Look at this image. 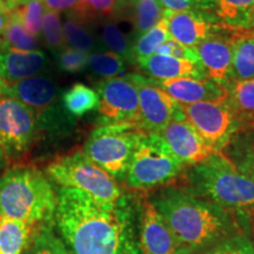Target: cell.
Segmentation results:
<instances>
[{
  "label": "cell",
  "mask_w": 254,
  "mask_h": 254,
  "mask_svg": "<svg viewBox=\"0 0 254 254\" xmlns=\"http://www.w3.org/2000/svg\"><path fill=\"white\" fill-rule=\"evenodd\" d=\"M157 53L174 57V58H178V59L187 60V62L200 64L198 55H196L194 47H189L184 45V44L172 39V38L159 47Z\"/></svg>",
  "instance_id": "f35d334b"
},
{
  "label": "cell",
  "mask_w": 254,
  "mask_h": 254,
  "mask_svg": "<svg viewBox=\"0 0 254 254\" xmlns=\"http://www.w3.org/2000/svg\"><path fill=\"white\" fill-rule=\"evenodd\" d=\"M150 202L163 215L180 244L195 253L220 240L243 236L244 224L250 222L183 187L161 189L151 195Z\"/></svg>",
  "instance_id": "7a4b0ae2"
},
{
  "label": "cell",
  "mask_w": 254,
  "mask_h": 254,
  "mask_svg": "<svg viewBox=\"0 0 254 254\" xmlns=\"http://www.w3.org/2000/svg\"><path fill=\"white\" fill-rule=\"evenodd\" d=\"M183 189L251 224L254 221V180L222 152H214L201 163L189 166Z\"/></svg>",
  "instance_id": "3957f363"
},
{
  "label": "cell",
  "mask_w": 254,
  "mask_h": 254,
  "mask_svg": "<svg viewBox=\"0 0 254 254\" xmlns=\"http://www.w3.org/2000/svg\"><path fill=\"white\" fill-rule=\"evenodd\" d=\"M38 132L39 125L33 110L13 98H0V150L6 159L30 150Z\"/></svg>",
  "instance_id": "30bf717a"
},
{
  "label": "cell",
  "mask_w": 254,
  "mask_h": 254,
  "mask_svg": "<svg viewBox=\"0 0 254 254\" xmlns=\"http://www.w3.org/2000/svg\"><path fill=\"white\" fill-rule=\"evenodd\" d=\"M254 79V34L240 32L233 41L231 81Z\"/></svg>",
  "instance_id": "603a6c76"
},
{
  "label": "cell",
  "mask_w": 254,
  "mask_h": 254,
  "mask_svg": "<svg viewBox=\"0 0 254 254\" xmlns=\"http://www.w3.org/2000/svg\"><path fill=\"white\" fill-rule=\"evenodd\" d=\"M5 85H6V82L4 81V79L1 78V75H0V98L2 97V92H4Z\"/></svg>",
  "instance_id": "f6af8a7d"
},
{
  "label": "cell",
  "mask_w": 254,
  "mask_h": 254,
  "mask_svg": "<svg viewBox=\"0 0 254 254\" xmlns=\"http://www.w3.org/2000/svg\"><path fill=\"white\" fill-rule=\"evenodd\" d=\"M60 87L50 75L40 74L25 80L6 84L2 97L17 99L34 111L39 128H56L69 119L63 106Z\"/></svg>",
  "instance_id": "ba28073f"
},
{
  "label": "cell",
  "mask_w": 254,
  "mask_h": 254,
  "mask_svg": "<svg viewBox=\"0 0 254 254\" xmlns=\"http://www.w3.org/2000/svg\"><path fill=\"white\" fill-rule=\"evenodd\" d=\"M213 14L224 26L247 32L254 19V0H214Z\"/></svg>",
  "instance_id": "7402d4cb"
},
{
  "label": "cell",
  "mask_w": 254,
  "mask_h": 254,
  "mask_svg": "<svg viewBox=\"0 0 254 254\" xmlns=\"http://www.w3.org/2000/svg\"><path fill=\"white\" fill-rule=\"evenodd\" d=\"M57 194L37 168L14 166L0 178V211L5 217L28 224L53 225Z\"/></svg>",
  "instance_id": "277c9868"
},
{
  "label": "cell",
  "mask_w": 254,
  "mask_h": 254,
  "mask_svg": "<svg viewBox=\"0 0 254 254\" xmlns=\"http://www.w3.org/2000/svg\"><path fill=\"white\" fill-rule=\"evenodd\" d=\"M24 1H26V0H5V2L7 4V6L11 9H13L15 6L21 4V2H24Z\"/></svg>",
  "instance_id": "7bdbcfd3"
},
{
  "label": "cell",
  "mask_w": 254,
  "mask_h": 254,
  "mask_svg": "<svg viewBox=\"0 0 254 254\" xmlns=\"http://www.w3.org/2000/svg\"><path fill=\"white\" fill-rule=\"evenodd\" d=\"M153 80V79H152ZM161 90L182 105L215 101L226 98V87L209 78H178L171 80H154Z\"/></svg>",
  "instance_id": "e0dca14e"
},
{
  "label": "cell",
  "mask_w": 254,
  "mask_h": 254,
  "mask_svg": "<svg viewBox=\"0 0 254 254\" xmlns=\"http://www.w3.org/2000/svg\"><path fill=\"white\" fill-rule=\"evenodd\" d=\"M63 28L66 44L71 49L87 53V55L100 52L104 50L99 38L95 36L90 26L73 17L68 12L66 15V20L63 24Z\"/></svg>",
  "instance_id": "cb8c5ba5"
},
{
  "label": "cell",
  "mask_w": 254,
  "mask_h": 254,
  "mask_svg": "<svg viewBox=\"0 0 254 254\" xmlns=\"http://www.w3.org/2000/svg\"><path fill=\"white\" fill-rule=\"evenodd\" d=\"M46 172L63 189L80 190L104 204H116L124 198L117 180L82 151L57 159L47 166Z\"/></svg>",
  "instance_id": "8992f818"
},
{
  "label": "cell",
  "mask_w": 254,
  "mask_h": 254,
  "mask_svg": "<svg viewBox=\"0 0 254 254\" xmlns=\"http://www.w3.org/2000/svg\"><path fill=\"white\" fill-rule=\"evenodd\" d=\"M0 215H1V211H0Z\"/></svg>",
  "instance_id": "c3c4849f"
},
{
  "label": "cell",
  "mask_w": 254,
  "mask_h": 254,
  "mask_svg": "<svg viewBox=\"0 0 254 254\" xmlns=\"http://www.w3.org/2000/svg\"><path fill=\"white\" fill-rule=\"evenodd\" d=\"M5 165H6V157H5L4 152L0 150V171L4 168Z\"/></svg>",
  "instance_id": "ee69618b"
},
{
  "label": "cell",
  "mask_w": 254,
  "mask_h": 254,
  "mask_svg": "<svg viewBox=\"0 0 254 254\" xmlns=\"http://www.w3.org/2000/svg\"><path fill=\"white\" fill-rule=\"evenodd\" d=\"M174 254H195V252L193 250H190V247L182 246Z\"/></svg>",
  "instance_id": "b9f144b4"
},
{
  "label": "cell",
  "mask_w": 254,
  "mask_h": 254,
  "mask_svg": "<svg viewBox=\"0 0 254 254\" xmlns=\"http://www.w3.org/2000/svg\"><path fill=\"white\" fill-rule=\"evenodd\" d=\"M39 49V38L32 36L25 30L23 24L11 12L8 24L0 40V50L36 51Z\"/></svg>",
  "instance_id": "f1b7e54d"
},
{
  "label": "cell",
  "mask_w": 254,
  "mask_h": 254,
  "mask_svg": "<svg viewBox=\"0 0 254 254\" xmlns=\"http://www.w3.org/2000/svg\"><path fill=\"white\" fill-rule=\"evenodd\" d=\"M128 62L110 51H100L88 55L87 67L93 74L105 79L119 77L126 71Z\"/></svg>",
  "instance_id": "4dcf8cb0"
},
{
  "label": "cell",
  "mask_w": 254,
  "mask_h": 254,
  "mask_svg": "<svg viewBox=\"0 0 254 254\" xmlns=\"http://www.w3.org/2000/svg\"><path fill=\"white\" fill-rule=\"evenodd\" d=\"M164 19L171 38L189 47H195L211 38L238 33V31L224 26L209 12H174L165 9Z\"/></svg>",
  "instance_id": "4fadbf2b"
},
{
  "label": "cell",
  "mask_w": 254,
  "mask_h": 254,
  "mask_svg": "<svg viewBox=\"0 0 254 254\" xmlns=\"http://www.w3.org/2000/svg\"><path fill=\"white\" fill-rule=\"evenodd\" d=\"M225 100L238 119L254 117V79L231 81L226 86Z\"/></svg>",
  "instance_id": "484cf974"
},
{
  "label": "cell",
  "mask_w": 254,
  "mask_h": 254,
  "mask_svg": "<svg viewBox=\"0 0 254 254\" xmlns=\"http://www.w3.org/2000/svg\"><path fill=\"white\" fill-rule=\"evenodd\" d=\"M159 134L186 167L201 163L214 153L187 119L173 120Z\"/></svg>",
  "instance_id": "5bb4252c"
},
{
  "label": "cell",
  "mask_w": 254,
  "mask_h": 254,
  "mask_svg": "<svg viewBox=\"0 0 254 254\" xmlns=\"http://www.w3.org/2000/svg\"><path fill=\"white\" fill-rule=\"evenodd\" d=\"M100 26L99 40L104 49H107L110 52L123 57L128 63L134 64L132 55L133 40L124 33L116 20H106L101 23Z\"/></svg>",
  "instance_id": "83f0119b"
},
{
  "label": "cell",
  "mask_w": 254,
  "mask_h": 254,
  "mask_svg": "<svg viewBox=\"0 0 254 254\" xmlns=\"http://www.w3.org/2000/svg\"><path fill=\"white\" fill-rule=\"evenodd\" d=\"M49 65V57L40 50H0V75L6 84L43 74Z\"/></svg>",
  "instance_id": "ac0fdd59"
},
{
  "label": "cell",
  "mask_w": 254,
  "mask_h": 254,
  "mask_svg": "<svg viewBox=\"0 0 254 254\" xmlns=\"http://www.w3.org/2000/svg\"><path fill=\"white\" fill-rule=\"evenodd\" d=\"M165 9L174 12L200 11L213 13L214 0H159Z\"/></svg>",
  "instance_id": "74e56055"
},
{
  "label": "cell",
  "mask_w": 254,
  "mask_h": 254,
  "mask_svg": "<svg viewBox=\"0 0 254 254\" xmlns=\"http://www.w3.org/2000/svg\"><path fill=\"white\" fill-rule=\"evenodd\" d=\"M182 109L212 152H221L239 128L240 120L225 99L182 105Z\"/></svg>",
  "instance_id": "9c48e42d"
},
{
  "label": "cell",
  "mask_w": 254,
  "mask_h": 254,
  "mask_svg": "<svg viewBox=\"0 0 254 254\" xmlns=\"http://www.w3.org/2000/svg\"><path fill=\"white\" fill-rule=\"evenodd\" d=\"M98 113L103 124L135 123L139 116V95L134 82L127 77L105 79L97 85Z\"/></svg>",
  "instance_id": "7c38bea8"
},
{
  "label": "cell",
  "mask_w": 254,
  "mask_h": 254,
  "mask_svg": "<svg viewBox=\"0 0 254 254\" xmlns=\"http://www.w3.org/2000/svg\"><path fill=\"white\" fill-rule=\"evenodd\" d=\"M55 222L72 254H142L125 198L104 204L75 189H60Z\"/></svg>",
  "instance_id": "6da1fadb"
},
{
  "label": "cell",
  "mask_w": 254,
  "mask_h": 254,
  "mask_svg": "<svg viewBox=\"0 0 254 254\" xmlns=\"http://www.w3.org/2000/svg\"><path fill=\"white\" fill-rule=\"evenodd\" d=\"M139 244L142 254H174L183 246L150 201L145 202L141 211Z\"/></svg>",
  "instance_id": "9a60e30c"
},
{
  "label": "cell",
  "mask_w": 254,
  "mask_h": 254,
  "mask_svg": "<svg viewBox=\"0 0 254 254\" xmlns=\"http://www.w3.org/2000/svg\"><path fill=\"white\" fill-rule=\"evenodd\" d=\"M12 13L19 19L23 26L32 36L40 38L43 28L44 4L41 0H26L15 6Z\"/></svg>",
  "instance_id": "836d02e7"
},
{
  "label": "cell",
  "mask_w": 254,
  "mask_h": 254,
  "mask_svg": "<svg viewBox=\"0 0 254 254\" xmlns=\"http://www.w3.org/2000/svg\"><path fill=\"white\" fill-rule=\"evenodd\" d=\"M245 33H251V34H254V19H253L252 24H251V27H250V30L247 31V32H245Z\"/></svg>",
  "instance_id": "bcb514c9"
},
{
  "label": "cell",
  "mask_w": 254,
  "mask_h": 254,
  "mask_svg": "<svg viewBox=\"0 0 254 254\" xmlns=\"http://www.w3.org/2000/svg\"><path fill=\"white\" fill-rule=\"evenodd\" d=\"M237 146V161H232L244 174L254 180V141L240 140Z\"/></svg>",
  "instance_id": "8d00e7d4"
},
{
  "label": "cell",
  "mask_w": 254,
  "mask_h": 254,
  "mask_svg": "<svg viewBox=\"0 0 254 254\" xmlns=\"http://www.w3.org/2000/svg\"><path fill=\"white\" fill-rule=\"evenodd\" d=\"M139 95V116L135 124L147 133H160L173 120L186 119L182 105L161 90L151 78L128 74Z\"/></svg>",
  "instance_id": "8fae6325"
},
{
  "label": "cell",
  "mask_w": 254,
  "mask_h": 254,
  "mask_svg": "<svg viewBox=\"0 0 254 254\" xmlns=\"http://www.w3.org/2000/svg\"><path fill=\"white\" fill-rule=\"evenodd\" d=\"M239 33L211 38L194 47L207 78L225 87L231 82L233 41Z\"/></svg>",
  "instance_id": "2e32d148"
},
{
  "label": "cell",
  "mask_w": 254,
  "mask_h": 254,
  "mask_svg": "<svg viewBox=\"0 0 254 254\" xmlns=\"http://www.w3.org/2000/svg\"><path fill=\"white\" fill-rule=\"evenodd\" d=\"M195 254H254V246L249 236H236L220 240Z\"/></svg>",
  "instance_id": "e575fe53"
},
{
  "label": "cell",
  "mask_w": 254,
  "mask_h": 254,
  "mask_svg": "<svg viewBox=\"0 0 254 254\" xmlns=\"http://www.w3.org/2000/svg\"><path fill=\"white\" fill-rule=\"evenodd\" d=\"M185 168L159 133H146L133 154L125 183L133 190H152L172 183Z\"/></svg>",
  "instance_id": "52a82bcc"
},
{
  "label": "cell",
  "mask_w": 254,
  "mask_h": 254,
  "mask_svg": "<svg viewBox=\"0 0 254 254\" xmlns=\"http://www.w3.org/2000/svg\"><path fill=\"white\" fill-rule=\"evenodd\" d=\"M119 0H79L77 7L68 13L85 24L117 20Z\"/></svg>",
  "instance_id": "d4e9b609"
},
{
  "label": "cell",
  "mask_w": 254,
  "mask_h": 254,
  "mask_svg": "<svg viewBox=\"0 0 254 254\" xmlns=\"http://www.w3.org/2000/svg\"><path fill=\"white\" fill-rule=\"evenodd\" d=\"M38 227L26 221L0 215V254H23Z\"/></svg>",
  "instance_id": "44dd1931"
},
{
  "label": "cell",
  "mask_w": 254,
  "mask_h": 254,
  "mask_svg": "<svg viewBox=\"0 0 254 254\" xmlns=\"http://www.w3.org/2000/svg\"><path fill=\"white\" fill-rule=\"evenodd\" d=\"M44 6L55 12H69L77 7L79 0H41Z\"/></svg>",
  "instance_id": "ab89813d"
},
{
  "label": "cell",
  "mask_w": 254,
  "mask_h": 254,
  "mask_svg": "<svg viewBox=\"0 0 254 254\" xmlns=\"http://www.w3.org/2000/svg\"><path fill=\"white\" fill-rule=\"evenodd\" d=\"M170 39L171 36L168 33L166 21L163 19L157 26L151 28L150 31H147L146 33L141 34L140 37L135 38L133 40L132 55L133 59H134V64L136 60L147 58V57L157 53L159 47Z\"/></svg>",
  "instance_id": "f546056e"
},
{
  "label": "cell",
  "mask_w": 254,
  "mask_h": 254,
  "mask_svg": "<svg viewBox=\"0 0 254 254\" xmlns=\"http://www.w3.org/2000/svg\"><path fill=\"white\" fill-rule=\"evenodd\" d=\"M57 65L66 73H78L87 67L88 55L66 46L56 55Z\"/></svg>",
  "instance_id": "d590c367"
},
{
  "label": "cell",
  "mask_w": 254,
  "mask_h": 254,
  "mask_svg": "<svg viewBox=\"0 0 254 254\" xmlns=\"http://www.w3.org/2000/svg\"><path fill=\"white\" fill-rule=\"evenodd\" d=\"M12 9L8 7L5 0H0V40H1L2 33H4L6 25L8 24L9 17H11Z\"/></svg>",
  "instance_id": "60d3db41"
},
{
  "label": "cell",
  "mask_w": 254,
  "mask_h": 254,
  "mask_svg": "<svg viewBox=\"0 0 254 254\" xmlns=\"http://www.w3.org/2000/svg\"><path fill=\"white\" fill-rule=\"evenodd\" d=\"M26 251V254H72L56 236L52 225H40Z\"/></svg>",
  "instance_id": "1f68e13d"
},
{
  "label": "cell",
  "mask_w": 254,
  "mask_h": 254,
  "mask_svg": "<svg viewBox=\"0 0 254 254\" xmlns=\"http://www.w3.org/2000/svg\"><path fill=\"white\" fill-rule=\"evenodd\" d=\"M146 133L135 123L103 124L92 131L82 152L116 180H125L133 154Z\"/></svg>",
  "instance_id": "5b68a950"
},
{
  "label": "cell",
  "mask_w": 254,
  "mask_h": 254,
  "mask_svg": "<svg viewBox=\"0 0 254 254\" xmlns=\"http://www.w3.org/2000/svg\"><path fill=\"white\" fill-rule=\"evenodd\" d=\"M165 8L159 0H119L117 19H128L133 24V40L160 23Z\"/></svg>",
  "instance_id": "ffe728a7"
},
{
  "label": "cell",
  "mask_w": 254,
  "mask_h": 254,
  "mask_svg": "<svg viewBox=\"0 0 254 254\" xmlns=\"http://www.w3.org/2000/svg\"><path fill=\"white\" fill-rule=\"evenodd\" d=\"M62 103L66 112L73 117H81L91 111L98 109L99 97L97 91L86 86V85L74 84L64 92Z\"/></svg>",
  "instance_id": "4316f807"
},
{
  "label": "cell",
  "mask_w": 254,
  "mask_h": 254,
  "mask_svg": "<svg viewBox=\"0 0 254 254\" xmlns=\"http://www.w3.org/2000/svg\"><path fill=\"white\" fill-rule=\"evenodd\" d=\"M135 64L148 77L157 81L178 78H207L201 64L187 62V60L160 55V53H154L147 58L136 60Z\"/></svg>",
  "instance_id": "d6986e66"
},
{
  "label": "cell",
  "mask_w": 254,
  "mask_h": 254,
  "mask_svg": "<svg viewBox=\"0 0 254 254\" xmlns=\"http://www.w3.org/2000/svg\"><path fill=\"white\" fill-rule=\"evenodd\" d=\"M41 36L45 41V45L52 51L55 55L60 52L63 49L67 46L64 36L63 23L60 20L58 12L52 11L44 6L43 13V28H41Z\"/></svg>",
  "instance_id": "d6a6232c"
},
{
  "label": "cell",
  "mask_w": 254,
  "mask_h": 254,
  "mask_svg": "<svg viewBox=\"0 0 254 254\" xmlns=\"http://www.w3.org/2000/svg\"><path fill=\"white\" fill-rule=\"evenodd\" d=\"M252 225H253V241H252V243H253V246H254V221L252 222Z\"/></svg>",
  "instance_id": "7dc6e473"
}]
</instances>
